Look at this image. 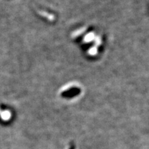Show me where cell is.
<instances>
[{"label":"cell","mask_w":149,"mask_h":149,"mask_svg":"<svg viewBox=\"0 0 149 149\" xmlns=\"http://www.w3.org/2000/svg\"><path fill=\"white\" fill-rule=\"evenodd\" d=\"M10 114L8 111L3 112L2 115H1V118H2L3 120H8L10 119Z\"/></svg>","instance_id":"cell-1"}]
</instances>
